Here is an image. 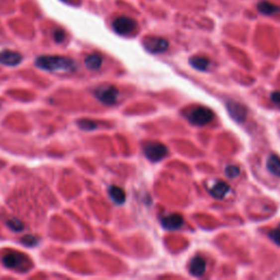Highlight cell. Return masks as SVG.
<instances>
[{
    "instance_id": "obj_1",
    "label": "cell",
    "mask_w": 280,
    "mask_h": 280,
    "mask_svg": "<svg viewBox=\"0 0 280 280\" xmlns=\"http://www.w3.org/2000/svg\"><path fill=\"white\" fill-rule=\"evenodd\" d=\"M35 65L38 68L52 73H74L77 65L71 58L64 56H40Z\"/></svg>"
},
{
    "instance_id": "obj_2",
    "label": "cell",
    "mask_w": 280,
    "mask_h": 280,
    "mask_svg": "<svg viewBox=\"0 0 280 280\" xmlns=\"http://www.w3.org/2000/svg\"><path fill=\"white\" fill-rule=\"evenodd\" d=\"M213 112L210 108L204 106H197L187 113V119L196 126H205L213 119Z\"/></svg>"
},
{
    "instance_id": "obj_3",
    "label": "cell",
    "mask_w": 280,
    "mask_h": 280,
    "mask_svg": "<svg viewBox=\"0 0 280 280\" xmlns=\"http://www.w3.org/2000/svg\"><path fill=\"white\" fill-rule=\"evenodd\" d=\"M144 152L148 160L152 162L161 161L168 156V148L161 142H148L144 147Z\"/></svg>"
},
{
    "instance_id": "obj_4",
    "label": "cell",
    "mask_w": 280,
    "mask_h": 280,
    "mask_svg": "<svg viewBox=\"0 0 280 280\" xmlns=\"http://www.w3.org/2000/svg\"><path fill=\"white\" fill-rule=\"evenodd\" d=\"M2 264L10 270L25 271L30 265L29 259L22 253H10L2 257Z\"/></svg>"
},
{
    "instance_id": "obj_5",
    "label": "cell",
    "mask_w": 280,
    "mask_h": 280,
    "mask_svg": "<svg viewBox=\"0 0 280 280\" xmlns=\"http://www.w3.org/2000/svg\"><path fill=\"white\" fill-rule=\"evenodd\" d=\"M113 30L119 35H127L133 33L137 27V22L129 16H118L113 21Z\"/></svg>"
},
{
    "instance_id": "obj_6",
    "label": "cell",
    "mask_w": 280,
    "mask_h": 280,
    "mask_svg": "<svg viewBox=\"0 0 280 280\" xmlns=\"http://www.w3.org/2000/svg\"><path fill=\"white\" fill-rule=\"evenodd\" d=\"M94 94L97 100L103 104H105V105H113V104L117 101L119 92L116 88L113 86H105L97 88Z\"/></svg>"
},
{
    "instance_id": "obj_7",
    "label": "cell",
    "mask_w": 280,
    "mask_h": 280,
    "mask_svg": "<svg viewBox=\"0 0 280 280\" xmlns=\"http://www.w3.org/2000/svg\"><path fill=\"white\" fill-rule=\"evenodd\" d=\"M144 45L148 52L152 54H160L166 52L169 47V42L163 37H148L144 42Z\"/></svg>"
},
{
    "instance_id": "obj_8",
    "label": "cell",
    "mask_w": 280,
    "mask_h": 280,
    "mask_svg": "<svg viewBox=\"0 0 280 280\" xmlns=\"http://www.w3.org/2000/svg\"><path fill=\"white\" fill-rule=\"evenodd\" d=\"M227 109L230 116L237 123H243L246 118V115H248V111H246V108L242 104L235 101H227Z\"/></svg>"
},
{
    "instance_id": "obj_9",
    "label": "cell",
    "mask_w": 280,
    "mask_h": 280,
    "mask_svg": "<svg viewBox=\"0 0 280 280\" xmlns=\"http://www.w3.org/2000/svg\"><path fill=\"white\" fill-rule=\"evenodd\" d=\"M188 271L191 276L201 277L206 272V261L199 255L195 256L189 263Z\"/></svg>"
},
{
    "instance_id": "obj_10",
    "label": "cell",
    "mask_w": 280,
    "mask_h": 280,
    "mask_svg": "<svg viewBox=\"0 0 280 280\" xmlns=\"http://www.w3.org/2000/svg\"><path fill=\"white\" fill-rule=\"evenodd\" d=\"M183 223H184L183 216L179 215V213H172V215H169L162 219L163 228L167 230H171V231L179 230L183 226Z\"/></svg>"
},
{
    "instance_id": "obj_11",
    "label": "cell",
    "mask_w": 280,
    "mask_h": 280,
    "mask_svg": "<svg viewBox=\"0 0 280 280\" xmlns=\"http://www.w3.org/2000/svg\"><path fill=\"white\" fill-rule=\"evenodd\" d=\"M23 57L20 53L13 51H3L0 52V64L5 66H16L19 65Z\"/></svg>"
},
{
    "instance_id": "obj_12",
    "label": "cell",
    "mask_w": 280,
    "mask_h": 280,
    "mask_svg": "<svg viewBox=\"0 0 280 280\" xmlns=\"http://www.w3.org/2000/svg\"><path fill=\"white\" fill-rule=\"evenodd\" d=\"M230 191V186L223 181H217L209 189V193L216 199H223Z\"/></svg>"
},
{
    "instance_id": "obj_13",
    "label": "cell",
    "mask_w": 280,
    "mask_h": 280,
    "mask_svg": "<svg viewBox=\"0 0 280 280\" xmlns=\"http://www.w3.org/2000/svg\"><path fill=\"white\" fill-rule=\"evenodd\" d=\"M108 195L111 197L112 200L117 205H122L126 200V194L123 188L118 187V186H111L108 188Z\"/></svg>"
},
{
    "instance_id": "obj_14",
    "label": "cell",
    "mask_w": 280,
    "mask_h": 280,
    "mask_svg": "<svg viewBox=\"0 0 280 280\" xmlns=\"http://www.w3.org/2000/svg\"><path fill=\"white\" fill-rule=\"evenodd\" d=\"M257 9L261 13L265 14V15H273L277 13L278 11H280V8L277 7V5L273 4L270 1H266V0H263V1L257 3Z\"/></svg>"
},
{
    "instance_id": "obj_15",
    "label": "cell",
    "mask_w": 280,
    "mask_h": 280,
    "mask_svg": "<svg viewBox=\"0 0 280 280\" xmlns=\"http://www.w3.org/2000/svg\"><path fill=\"white\" fill-rule=\"evenodd\" d=\"M189 64L193 66L194 68H196L197 70L199 71H206L208 68H209L210 62L209 59L202 56H194L189 59Z\"/></svg>"
},
{
    "instance_id": "obj_16",
    "label": "cell",
    "mask_w": 280,
    "mask_h": 280,
    "mask_svg": "<svg viewBox=\"0 0 280 280\" xmlns=\"http://www.w3.org/2000/svg\"><path fill=\"white\" fill-rule=\"evenodd\" d=\"M267 169L272 174L280 178V158L276 155H272L267 159Z\"/></svg>"
},
{
    "instance_id": "obj_17",
    "label": "cell",
    "mask_w": 280,
    "mask_h": 280,
    "mask_svg": "<svg viewBox=\"0 0 280 280\" xmlns=\"http://www.w3.org/2000/svg\"><path fill=\"white\" fill-rule=\"evenodd\" d=\"M102 62L103 59L98 54L89 55V56L85 59V64L87 66V68H89L90 70L100 69V67L102 66Z\"/></svg>"
},
{
    "instance_id": "obj_18",
    "label": "cell",
    "mask_w": 280,
    "mask_h": 280,
    "mask_svg": "<svg viewBox=\"0 0 280 280\" xmlns=\"http://www.w3.org/2000/svg\"><path fill=\"white\" fill-rule=\"evenodd\" d=\"M240 174V169L238 167H234V166H229L226 169V175L230 179H234L237 178L238 175Z\"/></svg>"
},
{
    "instance_id": "obj_19",
    "label": "cell",
    "mask_w": 280,
    "mask_h": 280,
    "mask_svg": "<svg viewBox=\"0 0 280 280\" xmlns=\"http://www.w3.org/2000/svg\"><path fill=\"white\" fill-rule=\"evenodd\" d=\"M268 235H270L272 241H274V242H275L277 245L280 246V227L272 230Z\"/></svg>"
},
{
    "instance_id": "obj_20",
    "label": "cell",
    "mask_w": 280,
    "mask_h": 280,
    "mask_svg": "<svg viewBox=\"0 0 280 280\" xmlns=\"http://www.w3.org/2000/svg\"><path fill=\"white\" fill-rule=\"evenodd\" d=\"M8 226L13 230V231H21L23 229V224H22L21 221L16 220V219H11V220L8 221Z\"/></svg>"
},
{
    "instance_id": "obj_21",
    "label": "cell",
    "mask_w": 280,
    "mask_h": 280,
    "mask_svg": "<svg viewBox=\"0 0 280 280\" xmlns=\"http://www.w3.org/2000/svg\"><path fill=\"white\" fill-rule=\"evenodd\" d=\"M79 126L85 130H92L96 128V124L94 122H91V120H81V122H79Z\"/></svg>"
},
{
    "instance_id": "obj_22",
    "label": "cell",
    "mask_w": 280,
    "mask_h": 280,
    "mask_svg": "<svg viewBox=\"0 0 280 280\" xmlns=\"http://www.w3.org/2000/svg\"><path fill=\"white\" fill-rule=\"evenodd\" d=\"M53 37H54L55 42L60 43V42H63L65 40L66 34H65V32L63 30H55L54 33H53Z\"/></svg>"
},
{
    "instance_id": "obj_23",
    "label": "cell",
    "mask_w": 280,
    "mask_h": 280,
    "mask_svg": "<svg viewBox=\"0 0 280 280\" xmlns=\"http://www.w3.org/2000/svg\"><path fill=\"white\" fill-rule=\"evenodd\" d=\"M22 242L27 246H33V245H36L37 241L34 237H32V235H27V237H24L23 239H22Z\"/></svg>"
},
{
    "instance_id": "obj_24",
    "label": "cell",
    "mask_w": 280,
    "mask_h": 280,
    "mask_svg": "<svg viewBox=\"0 0 280 280\" xmlns=\"http://www.w3.org/2000/svg\"><path fill=\"white\" fill-rule=\"evenodd\" d=\"M271 98H272V101L274 103L277 104L278 106H280V91L273 92L272 95H271Z\"/></svg>"
},
{
    "instance_id": "obj_25",
    "label": "cell",
    "mask_w": 280,
    "mask_h": 280,
    "mask_svg": "<svg viewBox=\"0 0 280 280\" xmlns=\"http://www.w3.org/2000/svg\"><path fill=\"white\" fill-rule=\"evenodd\" d=\"M65 1H66V0H65Z\"/></svg>"
}]
</instances>
